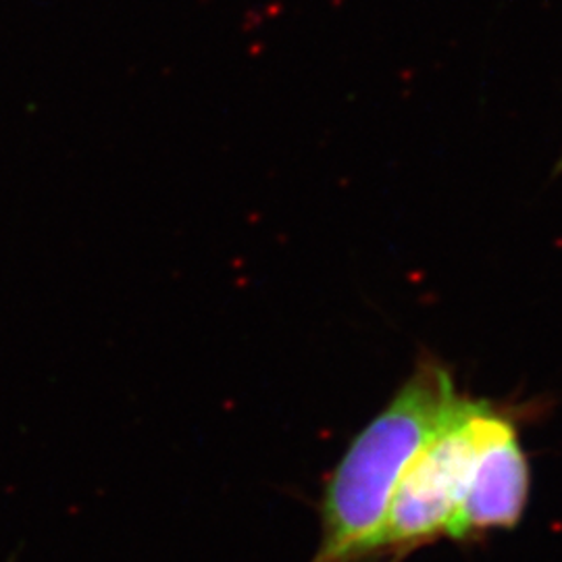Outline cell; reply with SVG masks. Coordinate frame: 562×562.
I'll list each match as a JSON object with an SVG mask.
<instances>
[{
	"label": "cell",
	"instance_id": "7a4b0ae2",
	"mask_svg": "<svg viewBox=\"0 0 562 562\" xmlns=\"http://www.w3.org/2000/svg\"><path fill=\"white\" fill-rule=\"evenodd\" d=\"M498 415L487 402L457 401L406 467L362 562H401L413 550L448 538L477 454Z\"/></svg>",
	"mask_w": 562,
	"mask_h": 562
},
{
	"label": "cell",
	"instance_id": "6da1fadb",
	"mask_svg": "<svg viewBox=\"0 0 562 562\" xmlns=\"http://www.w3.org/2000/svg\"><path fill=\"white\" fill-rule=\"evenodd\" d=\"M459 398L452 373L440 362L423 361L413 371L348 446L329 477L322 542L311 562H362L406 467Z\"/></svg>",
	"mask_w": 562,
	"mask_h": 562
},
{
	"label": "cell",
	"instance_id": "3957f363",
	"mask_svg": "<svg viewBox=\"0 0 562 562\" xmlns=\"http://www.w3.org/2000/svg\"><path fill=\"white\" fill-rule=\"evenodd\" d=\"M529 496V462L515 423L503 413L487 434L448 529L450 540H471L494 529L515 527Z\"/></svg>",
	"mask_w": 562,
	"mask_h": 562
}]
</instances>
